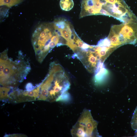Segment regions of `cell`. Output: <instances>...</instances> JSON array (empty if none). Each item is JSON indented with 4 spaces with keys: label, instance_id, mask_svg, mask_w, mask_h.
<instances>
[{
    "label": "cell",
    "instance_id": "cell-10",
    "mask_svg": "<svg viewBox=\"0 0 137 137\" xmlns=\"http://www.w3.org/2000/svg\"><path fill=\"white\" fill-rule=\"evenodd\" d=\"M73 0H60V5L61 9L63 10L68 11L72 9L74 6Z\"/></svg>",
    "mask_w": 137,
    "mask_h": 137
},
{
    "label": "cell",
    "instance_id": "cell-7",
    "mask_svg": "<svg viewBox=\"0 0 137 137\" xmlns=\"http://www.w3.org/2000/svg\"><path fill=\"white\" fill-rule=\"evenodd\" d=\"M110 31L116 37L120 46L127 44L137 46V20L113 25Z\"/></svg>",
    "mask_w": 137,
    "mask_h": 137
},
{
    "label": "cell",
    "instance_id": "cell-11",
    "mask_svg": "<svg viewBox=\"0 0 137 137\" xmlns=\"http://www.w3.org/2000/svg\"><path fill=\"white\" fill-rule=\"evenodd\" d=\"M21 2V0H0V6H5L10 8L18 5Z\"/></svg>",
    "mask_w": 137,
    "mask_h": 137
},
{
    "label": "cell",
    "instance_id": "cell-6",
    "mask_svg": "<svg viewBox=\"0 0 137 137\" xmlns=\"http://www.w3.org/2000/svg\"><path fill=\"white\" fill-rule=\"evenodd\" d=\"M53 22L56 31L63 39L65 45L67 46L73 52L76 51L81 39L71 22L65 18L60 17L55 19Z\"/></svg>",
    "mask_w": 137,
    "mask_h": 137
},
{
    "label": "cell",
    "instance_id": "cell-3",
    "mask_svg": "<svg viewBox=\"0 0 137 137\" xmlns=\"http://www.w3.org/2000/svg\"><path fill=\"white\" fill-rule=\"evenodd\" d=\"M7 49L1 53L0 83L5 87L13 88L23 81L30 69L29 63L19 52L18 59L13 61L7 56Z\"/></svg>",
    "mask_w": 137,
    "mask_h": 137
},
{
    "label": "cell",
    "instance_id": "cell-4",
    "mask_svg": "<svg viewBox=\"0 0 137 137\" xmlns=\"http://www.w3.org/2000/svg\"><path fill=\"white\" fill-rule=\"evenodd\" d=\"M31 42L36 58L40 63L55 47L64 45L53 22L39 25L32 34Z\"/></svg>",
    "mask_w": 137,
    "mask_h": 137
},
{
    "label": "cell",
    "instance_id": "cell-2",
    "mask_svg": "<svg viewBox=\"0 0 137 137\" xmlns=\"http://www.w3.org/2000/svg\"><path fill=\"white\" fill-rule=\"evenodd\" d=\"M80 19L91 15L112 16L123 23L137 17L124 0H82Z\"/></svg>",
    "mask_w": 137,
    "mask_h": 137
},
{
    "label": "cell",
    "instance_id": "cell-5",
    "mask_svg": "<svg viewBox=\"0 0 137 137\" xmlns=\"http://www.w3.org/2000/svg\"><path fill=\"white\" fill-rule=\"evenodd\" d=\"M98 123L93 118L91 110L84 109L73 126L71 133L73 137H100L97 128Z\"/></svg>",
    "mask_w": 137,
    "mask_h": 137
},
{
    "label": "cell",
    "instance_id": "cell-9",
    "mask_svg": "<svg viewBox=\"0 0 137 137\" xmlns=\"http://www.w3.org/2000/svg\"><path fill=\"white\" fill-rule=\"evenodd\" d=\"M107 73V71L103 63L100 62L94 72V79L95 82L97 83H99L101 82L105 78Z\"/></svg>",
    "mask_w": 137,
    "mask_h": 137
},
{
    "label": "cell",
    "instance_id": "cell-1",
    "mask_svg": "<svg viewBox=\"0 0 137 137\" xmlns=\"http://www.w3.org/2000/svg\"><path fill=\"white\" fill-rule=\"evenodd\" d=\"M70 85L63 67L58 63L52 62L47 75L39 85L37 100L50 102L67 100L70 97L67 91Z\"/></svg>",
    "mask_w": 137,
    "mask_h": 137
},
{
    "label": "cell",
    "instance_id": "cell-8",
    "mask_svg": "<svg viewBox=\"0 0 137 137\" xmlns=\"http://www.w3.org/2000/svg\"><path fill=\"white\" fill-rule=\"evenodd\" d=\"M73 56L78 59L87 70L91 73H94L99 63L101 62L94 45H89L87 48L81 49L74 53Z\"/></svg>",
    "mask_w": 137,
    "mask_h": 137
},
{
    "label": "cell",
    "instance_id": "cell-13",
    "mask_svg": "<svg viewBox=\"0 0 137 137\" xmlns=\"http://www.w3.org/2000/svg\"><path fill=\"white\" fill-rule=\"evenodd\" d=\"M35 88V87H34L32 83H27L25 86V89L26 91H30L32 90Z\"/></svg>",
    "mask_w": 137,
    "mask_h": 137
},
{
    "label": "cell",
    "instance_id": "cell-12",
    "mask_svg": "<svg viewBox=\"0 0 137 137\" xmlns=\"http://www.w3.org/2000/svg\"><path fill=\"white\" fill-rule=\"evenodd\" d=\"M131 124L132 128L137 131V106L133 114ZM136 135H137V132Z\"/></svg>",
    "mask_w": 137,
    "mask_h": 137
}]
</instances>
